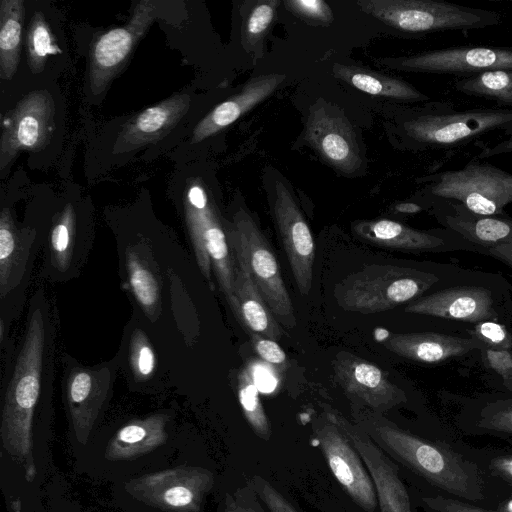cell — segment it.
<instances>
[{"mask_svg": "<svg viewBox=\"0 0 512 512\" xmlns=\"http://www.w3.org/2000/svg\"><path fill=\"white\" fill-rule=\"evenodd\" d=\"M130 288L145 313L152 317L160 306V285L151 268L133 251L126 254Z\"/></svg>", "mask_w": 512, "mask_h": 512, "instance_id": "31", "label": "cell"}, {"mask_svg": "<svg viewBox=\"0 0 512 512\" xmlns=\"http://www.w3.org/2000/svg\"><path fill=\"white\" fill-rule=\"evenodd\" d=\"M507 511L512 512V501H510L509 504L507 505Z\"/></svg>", "mask_w": 512, "mask_h": 512, "instance_id": "50", "label": "cell"}, {"mask_svg": "<svg viewBox=\"0 0 512 512\" xmlns=\"http://www.w3.org/2000/svg\"><path fill=\"white\" fill-rule=\"evenodd\" d=\"M427 193L444 210L503 216L505 207L512 203V174L473 160L460 169L431 176Z\"/></svg>", "mask_w": 512, "mask_h": 512, "instance_id": "6", "label": "cell"}, {"mask_svg": "<svg viewBox=\"0 0 512 512\" xmlns=\"http://www.w3.org/2000/svg\"><path fill=\"white\" fill-rule=\"evenodd\" d=\"M283 74H264L250 79L240 92L211 110L193 130L192 143H198L228 127L268 98L284 81Z\"/></svg>", "mask_w": 512, "mask_h": 512, "instance_id": "21", "label": "cell"}, {"mask_svg": "<svg viewBox=\"0 0 512 512\" xmlns=\"http://www.w3.org/2000/svg\"><path fill=\"white\" fill-rule=\"evenodd\" d=\"M487 252L512 268V244H502L487 248Z\"/></svg>", "mask_w": 512, "mask_h": 512, "instance_id": "46", "label": "cell"}, {"mask_svg": "<svg viewBox=\"0 0 512 512\" xmlns=\"http://www.w3.org/2000/svg\"><path fill=\"white\" fill-rule=\"evenodd\" d=\"M313 435L332 474L346 494L361 509L374 512L378 500L373 480L348 437L325 417L313 423Z\"/></svg>", "mask_w": 512, "mask_h": 512, "instance_id": "13", "label": "cell"}, {"mask_svg": "<svg viewBox=\"0 0 512 512\" xmlns=\"http://www.w3.org/2000/svg\"><path fill=\"white\" fill-rule=\"evenodd\" d=\"M438 280L413 268L370 264L342 279L334 288V298L345 311L374 314L416 299Z\"/></svg>", "mask_w": 512, "mask_h": 512, "instance_id": "4", "label": "cell"}, {"mask_svg": "<svg viewBox=\"0 0 512 512\" xmlns=\"http://www.w3.org/2000/svg\"><path fill=\"white\" fill-rule=\"evenodd\" d=\"M333 369L347 397L372 412L383 413L407 400L405 393L382 369L351 353H338Z\"/></svg>", "mask_w": 512, "mask_h": 512, "instance_id": "16", "label": "cell"}, {"mask_svg": "<svg viewBox=\"0 0 512 512\" xmlns=\"http://www.w3.org/2000/svg\"><path fill=\"white\" fill-rule=\"evenodd\" d=\"M395 209L401 213L414 214V213L421 211L422 207L416 203L407 202V203L397 204Z\"/></svg>", "mask_w": 512, "mask_h": 512, "instance_id": "48", "label": "cell"}, {"mask_svg": "<svg viewBox=\"0 0 512 512\" xmlns=\"http://www.w3.org/2000/svg\"><path fill=\"white\" fill-rule=\"evenodd\" d=\"M489 366L504 380L505 385L512 390V354L508 350H486Z\"/></svg>", "mask_w": 512, "mask_h": 512, "instance_id": "43", "label": "cell"}, {"mask_svg": "<svg viewBox=\"0 0 512 512\" xmlns=\"http://www.w3.org/2000/svg\"><path fill=\"white\" fill-rule=\"evenodd\" d=\"M333 74L354 88L373 96L406 102H423L430 99L408 82L352 65L337 64Z\"/></svg>", "mask_w": 512, "mask_h": 512, "instance_id": "27", "label": "cell"}, {"mask_svg": "<svg viewBox=\"0 0 512 512\" xmlns=\"http://www.w3.org/2000/svg\"><path fill=\"white\" fill-rule=\"evenodd\" d=\"M473 334L484 343L488 349L508 350L512 348V335L500 323L493 320L479 322L474 327Z\"/></svg>", "mask_w": 512, "mask_h": 512, "instance_id": "38", "label": "cell"}, {"mask_svg": "<svg viewBox=\"0 0 512 512\" xmlns=\"http://www.w3.org/2000/svg\"><path fill=\"white\" fill-rule=\"evenodd\" d=\"M479 426L492 431L512 433V401L497 404L483 416Z\"/></svg>", "mask_w": 512, "mask_h": 512, "instance_id": "41", "label": "cell"}, {"mask_svg": "<svg viewBox=\"0 0 512 512\" xmlns=\"http://www.w3.org/2000/svg\"><path fill=\"white\" fill-rule=\"evenodd\" d=\"M233 495L242 512H267L248 483Z\"/></svg>", "mask_w": 512, "mask_h": 512, "instance_id": "44", "label": "cell"}, {"mask_svg": "<svg viewBox=\"0 0 512 512\" xmlns=\"http://www.w3.org/2000/svg\"><path fill=\"white\" fill-rule=\"evenodd\" d=\"M389 351L420 363H439L478 347L473 339L439 333H396L381 339Z\"/></svg>", "mask_w": 512, "mask_h": 512, "instance_id": "22", "label": "cell"}, {"mask_svg": "<svg viewBox=\"0 0 512 512\" xmlns=\"http://www.w3.org/2000/svg\"><path fill=\"white\" fill-rule=\"evenodd\" d=\"M273 215L298 290L307 295L312 287L315 242L299 206L282 182L275 185Z\"/></svg>", "mask_w": 512, "mask_h": 512, "instance_id": "15", "label": "cell"}, {"mask_svg": "<svg viewBox=\"0 0 512 512\" xmlns=\"http://www.w3.org/2000/svg\"><path fill=\"white\" fill-rule=\"evenodd\" d=\"M423 502L436 512H494L442 495L424 497Z\"/></svg>", "mask_w": 512, "mask_h": 512, "instance_id": "42", "label": "cell"}, {"mask_svg": "<svg viewBox=\"0 0 512 512\" xmlns=\"http://www.w3.org/2000/svg\"><path fill=\"white\" fill-rule=\"evenodd\" d=\"M223 512H242L233 494L226 495Z\"/></svg>", "mask_w": 512, "mask_h": 512, "instance_id": "49", "label": "cell"}, {"mask_svg": "<svg viewBox=\"0 0 512 512\" xmlns=\"http://www.w3.org/2000/svg\"><path fill=\"white\" fill-rule=\"evenodd\" d=\"M130 367L137 380L148 379L155 369V354L143 332H134L130 343Z\"/></svg>", "mask_w": 512, "mask_h": 512, "instance_id": "36", "label": "cell"}, {"mask_svg": "<svg viewBox=\"0 0 512 512\" xmlns=\"http://www.w3.org/2000/svg\"><path fill=\"white\" fill-rule=\"evenodd\" d=\"M284 5L295 15L317 24H330L334 19L331 8L322 0H287Z\"/></svg>", "mask_w": 512, "mask_h": 512, "instance_id": "39", "label": "cell"}, {"mask_svg": "<svg viewBox=\"0 0 512 512\" xmlns=\"http://www.w3.org/2000/svg\"><path fill=\"white\" fill-rule=\"evenodd\" d=\"M54 116V100L45 90L28 93L6 113L0 137L1 170L20 152L47 145L54 130Z\"/></svg>", "mask_w": 512, "mask_h": 512, "instance_id": "11", "label": "cell"}, {"mask_svg": "<svg viewBox=\"0 0 512 512\" xmlns=\"http://www.w3.org/2000/svg\"><path fill=\"white\" fill-rule=\"evenodd\" d=\"M441 222L464 239L486 248L512 244V219L504 216H478L444 210Z\"/></svg>", "mask_w": 512, "mask_h": 512, "instance_id": "26", "label": "cell"}, {"mask_svg": "<svg viewBox=\"0 0 512 512\" xmlns=\"http://www.w3.org/2000/svg\"><path fill=\"white\" fill-rule=\"evenodd\" d=\"M213 485L210 470L178 466L131 479L125 490L136 500L165 512H199Z\"/></svg>", "mask_w": 512, "mask_h": 512, "instance_id": "9", "label": "cell"}, {"mask_svg": "<svg viewBox=\"0 0 512 512\" xmlns=\"http://www.w3.org/2000/svg\"><path fill=\"white\" fill-rule=\"evenodd\" d=\"M401 129L416 148H453L496 132L512 135V108L458 110L451 102L428 103L405 118Z\"/></svg>", "mask_w": 512, "mask_h": 512, "instance_id": "3", "label": "cell"}, {"mask_svg": "<svg viewBox=\"0 0 512 512\" xmlns=\"http://www.w3.org/2000/svg\"><path fill=\"white\" fill-rule=\"evenodd\" d=\"M305 138L334 168L353 174L361 166L356 135L350 122L338 112L320 106L310 113Z\"/></svg>", "mask_w": 512, "mask_h": 512, "instance_id": "18", "label": "cell"}, {"mask_svg": "<svg viewBox=\"0 0 512 512\" xmlns=\"http://www.w3.org/2000/svg\"><path fill=\"white\" fill-rule=\"evenodd\" d=\"M41 306L30 310L28 325L3 401L0 436L7 454L25 473L36 475L32 424L49 364L50 331Z\"/></svg>", "mask_w": 512, "mask_h": 512, "instance_id": "1", "label": "cell"}, {"mask_svg": "<svg viewBox=\"0 0 512 512\" xmlns=\"http://www.w3.org/2000/svg\"><path fill=\"white\" fill-rule=\"evenodd\" d=\"M247 483L269 512H298L294 506L262 476L254 475Z\"/></svg>", "mask_w": 512, "mask_h": 512, "instance_id": "37", "label": "cell"}, {"mask_svg": "<svg viewBox=\"0 0 512 512\" xmlns=\"http://www.w3.org/2000/svg\"><path fill=\"white\" fill-rule=\"evenodd\" d=\"M76 240V215L71 204H67L58 215L50 235L51 260L61 271L69 268Z\"/></svg>", "mask_w": 512, "mask_h": 512, "instance_id": "33", "label": "cell"}, {"mask_svg": "<svg viewBox=\"0 0 512 512\" xmlns=\"http://www.w3.org/2000/svg\"><path fill=\"white\" fill-rule=\"evenodd\" d=\"M22 0H2L0 3V76L9 80L15 74L22 45Z\"/></svg>", "mask_w": 512, "mask_h": 512, "instance_id": "29", "label": "cell"}, {"mask_svg": "<svg viewBox=\"0 0 512 512\" xmlns=\"http://www.w3.org/2000/svg\"><path fill=\"white\" fill-rule=\"evenodd\" d=\"M355 424L387 455L433 486L470 501L483 499L481 470L452 449L418 437L379 413H359Z\"/></svg>", "mask_w": 512, "mask_h": 512, "instance_id": "2", "label": "cell"}, {"mask_svg": "<svg viewBox=\"0 0 512 512\" xmlns=\"http://www.w3.org/2000/svg\"><path fill=\"white\" fill-rule=\"evenodd\" d=\"M185 221L198 266L213 290L212 269L229 306L235 283L234 257L226 229L214 203L199 181L188 185L184 197Z\"/></svg>", "mask_w": 512, "mask_h": 512, "instance_id": "7", "label": "cell"}, {"mask_svg": "<svg viewBox=\"0 0 512 512\" xmlns=\"http://www.w3.org/2000/svg\"><path fill=\"white\" fill-rule=\"evenodd\" d=\"M157 2L137 3L128 22L101 34L92 45L89 58V88L100 95L117 75L139 40L158 17Z\"/></svg>", "mask_w": 512, "mask_h": 512, "instance_id": "10", "label": "cell"}, {"mask_svg": "<svg viewBox=\"0 0 512 512\" xmlns=\"http://www.w3.org/2000/svg\"><path fill=\"white\" fill-rule=\"evenodd\" d=\"M507 153H512V135L505 137L502 141L494 145L483 147L476 158L486 159Z\"/></svg>", "mask_w": 512, "mask_h": 512, "instance_id": "45", "label": "cell"}, {"mask_svg": "<svg viewBox=\"0 0 512 512\" xmlns=\"http://www.w3.org/2000/svg\"><path fill=\"white\" fill-rule=\"evenodd\" d=\"M54 35L41 12L31 18L27 32V59L33 73L41 72L50 55L59 52Z\"/></svg>", "mask_w": 512, "mask_h": 512, "instance_id": "34", "label": "cell"}, {"mask_svg": "<svg viewBox=\"0 0 512 512\" xmlns=\"http://www.w3.org/2000/svg\"><path fill=\"white\" fill-rule=\"evenodd\" d=\"M492 463L498 473L512 480V457L497 458Z\"/></svg>", "mask_w": 512, "mask_h": 512, "instance_id": "47", "label": "cell"}, {"mask_svg": "<svg viewBox=\"0 0 512 512\" xmlns=\"http://www.w3.org/2000/svg\"><path fill=\"white\" fill-rule=\"evenodd\" d=\"M324 417L336 424L358 451L373 480L381 512H412L408 491L391 458L355 423L334 409Z\"/></svg>", "mask_w": 512, "mask_h": 512, "instance_id": "14", "label": "cell"}, {"mask_svg": "<svg viewBox=\"0 0 512 512\" xmlns=\"http://www.w3.org/2000/svg\"><path fill=\"white\" fill-rule=\"evenodd\" d=\"M235 264L234 296L230 308L249 333H257L274 341L283 330L268 307L246 267Z\"/></svg>", "mask_w": 512, "mask_h": 512, "instance_id": "23", "label": "cell"}, {"mask_svg": "<svg viewBox=\"0 0 512 512\" xmlns=\"http://www.w3.org/2000/svg\"><path fill=\"white\" fill-rule=\"evenodd\" d=\"M405 311L472 323L497 317L491 292L476 286L453 287L420 297L407 305Z\"/></svg>", "mask_w": 512, "mask_h": 512, "instance_id": "19", "label": "cell"}, {"mask_svg": "<svg viewBox=\"0 0 512 512\" xmlns=\"http://www.w3.org/2000/svg\"><path fill=\"white\" fill-rule=\"evenodd\" d=\"M357 5L388 27L414 35L484 29L502 21L497 11L445 1L361 0Z\"/></svg>", "mask_w": 512, "mask_h": 512, "instance_id": "5", "label": "cell"}, {"mask_svg": "<svg viewBox=\"0 0 512 512\" xmlns=\"http://www.w3.org/2000/svg\"><path fill=\"white\" fill-rule=\"evenodd\" d=\"M190 103L188 94L176 93L138 113L123 125L114 152H127L158 141L187 113Z\"/></svg>", "mask_w": 512, "mask_h": 512, "instance_id": "20", "label": "cell"}, {"mask_svg": "<svg viewBox=\"0 0 512 512\" xmlns=\"http://www.w3.org/2000/svg\"><path fill=\"white\" fill-rule=\"evenodd\" d=\"M237 394L244 417L252 431L259 438L268 441L272 434L271 424L264 411L250 366H245L238 375Z\"/></svg>", "mask_w": 512, "mask_h": 512, "instance_id": "32", "label": "cell"}, {"mask_svg": "<svg viewBox=\"0 0 512 512\" xmlns=\"http://www.w3.org/2000/svg\"><path fill=\"white\" fill-rule=\"evenodd\" d=\"M30 243L16 228L9 209L0 215V292L3 299L21 280Z\"/></svg>", "mask_w": 512, "mask_h": 512, "instance_id": "28", "label": "cell"}, {"mask_svg": "<svg viewBox=\"0 0 512 512\" xmlns=\"http://www.w3.org/2000/svg\"><path fill=\"white\" fill-rule=\"evenodd\" d=\"M454 88L468 96L484 98L512 108V69L492 70L460 78Z\"/></svg>", "mask_w": 512, "mask_h": 512, "instance_id": "30", "label": "cell"}, {"mask_svg": "<svg viewBox=\"0 0 512 512\" xmlns=\"http://www.w3.org/2000/svg\"><path fill=\"white\" fill-rule=\"evenodd\" d=\"M251 343L257 355L278 371H284L287 365L286 354L277 341L257 333H250Z\"/></svg>", "mask_w": 512, "mask_h": 512, "instance_id": "40", "label": "cell"}, {"mask_svg": "<svg viewBox=\"0 0 512 512\" xmlns=\"http://www.w3.org/2000/svg\"><path fill=\"white\" fill-rule=\"evenodd\" d=\"M281 1H257L244 17L242 25V42L246 49H253L269 31L274 22Z\"/></svg>", "mask_w": 512, "mask_h": 512, "instance_id": "35", "label": "cell"}, {"mask_svg": "<svg viewBox=\"0 0 512 512\" xmlns=\"http://www.w3.org/2000/svg\"><path fill=\"white\" fill-rule=\"evenodd\" d=\"M166 414H153L122 426L109 440L104 456L111 461L132 460L162 446L167 440Z\"/></svg>", "mask_w": 512, "mask_h": 512, "instance_id": "24", "label": "cell"}, {"mask_svg": "<svg viewBox=\"0 0 512 512\" xmlns=\"http://www.w3.org/2000/svg\"><path fill=\"white\" fill-rule=\"evenodd\" d=\"M226 233L234 259L246 267L274 316L287 327L295 326L293 303L277 258L253 218L238 211Z\"/></svg>", "mask_w": 512, "mask_h": 512, "instance_id": "8", "label": "cell"}, {"mask_svg": "<svg viewBox=\"0 0 512 512\" xmlns=\"http://www.w3.org/2000/svg\"><path fill=\"white\" fill-rule=\"evenodd\" d=\"M112 384L109 368H73L65 381V400L77 441L85 445L104 409Z\"/></svg>", "mask_w": 512, "mask_h": 512, "instance_id": "17", "label": "cell"}, {"mask_svg": "<svg viewBox=\"0 0 512 512\" xmlns=\"http://www.w3.org/2000/svg\"><path fill=\"white\" fill-rule=\"evenodd\" d=\"M406 72L449 74L466 78L483 72L512 69V47L456 46L384 60Z\"/></svg>", "mask_w": 512, "mask_h": 512, "instance_id": "12", "label": "cell"}, {"mask_svg": "<svg viewBox=\"0 0 512 512\" xmlns=\"http://www.w3.org/2000/svg\"><path fill=\"white\" fill-rule=\"evenodd\" d=\"M353 231L360 239L379 247L423 251L444 245V240L428 232L390 219L358 221Z\"/></svg>", "mask_w": 512, "mask_h": 512, "instance_id": "25", "label": "cell"}]
</instances>
